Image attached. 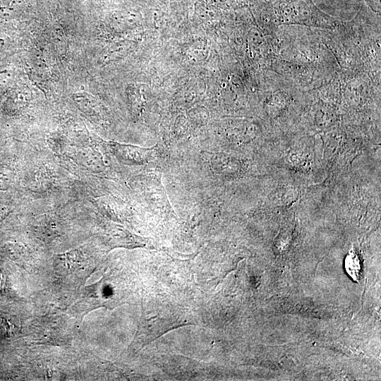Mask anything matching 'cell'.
<instances>
[{"label": "cell", "instance_id": "6da1fadb", "mask_svg": "<svg viewBox=\"0 0 381 381\" xmlns=\"http://www.w3.org/2000/svg\"><path fill=\"white\" fill-rule=\"evenodd\" d=\"M133 48V44L130 42H119L111 46L104 55L105 61H113L127 55Z\"/></svg>", "mask_w": 381, "mask_h": 381}, {"label": "cell", "instance_id": "7a4b0ae2", "mask_svg": "<svg viewBox=\"0 0 381 381\" xmlns=\"http://www.w3.org/2000/svg\"><path fill=\"white\" fill-rule=\"evenodd\" d=\"M18 320L12 317H0V334L9 337L16 333L19 327Z\"/></svg>", "mask_w": 381, "mask_h": 381}, {"label": "cell", "instance_id": "3957f363", "mask_svg": "<svg viewBox=\"0 0 381 381\" xmlns=\"http://www.w3.org/2000/svg\"><path fill=\"white\" fill-rule=\"evenodd\" d=\"M207 53L208 51L205 42H196V44L190 47L188 52V58L197 63L205 59Z\"/></svg>", "mask_w": 381, "mask_h": 381}]
</instances>
